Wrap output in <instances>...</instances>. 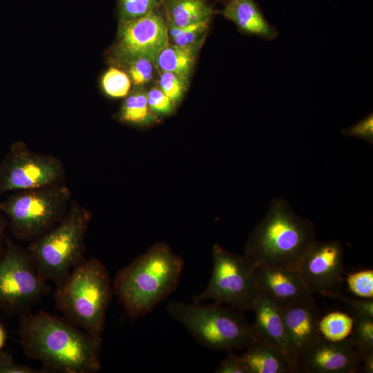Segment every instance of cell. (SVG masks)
Returning a JSON list of instances; mask_svg holds the SVG:
<instances>
[{
    "label": "cell",
    "instance_id": "1",
    "mask_svg": "<svg viewBox=\"0 0 373 373\" xmlns=\"http://www.w3.org/2000/svg\"><path fill=\"white\" fill-rule=\"evenodd\" d=\"M20 343L25 355L63 373H95L102 369V338L68 319L44 311L21 317Z\"/></svg>",
    "mask_w": 373,
    "mask_h": 373
},
{
    "label": "cell",
    "instance_id": "2",
    "mask_svg": "<svg viewBox=\"0 0 373 373\" xmlns=\"http://www.w3.org/2000/svg\"><path fill=\"white\" fill-rule=\"evenodd\" d=\"M183 267L182 258L160 242L117 272L113 292L132 321L146 315L176 290Z\"/></svg>",
    "mask_w": 373,
    "mask_h": 373
},
{
    "label": "cell",
    "instance_id": "3",
    "mask_svg": "<svg viewBox=\"0 0 373 373\" xmlns=\"http://www.w3.org/2000/svg\"><path fill=\"white\" fill-rule=\"evenodd\" d=\"M315 233L312 221L299 216L285 199L275 198L250 233L244 256L256 267L296 270Z\"/></svg>",
    "mask_w": 373,
    "mask_h": 373
},
{
    "label": "cell",
    "instance_id": "4",
    "mask_svg": "<svg viewBox=\"0 0 373 373\" xmlns=\"http://www.w3.org/2000/svg\"><path fill=\"white\" fill-rule=\"evenodd\" d=\"M56 286V307L69 321L101 337L113 288L108 271L95 258L83 260Z\"/></svg>",
    "mask_w": 373,
    "mask_h": 373
},
{
    "label": "cell",
    "instance_id": "5",
    "mask_svg": "<svg viewBox=\"0 0 373 373\" xmlns=\"http://www.w3.org/2000/svg\"><path fill=\"white\" fill-rule=\"evenodd\" d=\"M90 211L73 200L62 218L31 240L27 251L42 278L58 285L84 259Z\"/></svg>",
    "mask_w": 373,
    "mask_h": 373
},
{
    "label": "cell",
    "instance_id": "6",
    "mask_svg": "<svg viewBox=\"0 0 373 373\" xmlns=\"http://www.w3.org/2000/svg\"><path fill=\"white\" fill-rule=\"evenodd\" d=\"M166 311L202 345L215 350L246 349L255 334L241 311L213 303H185L171 300Z\"/></svg>",
    "mask_w": 373,
    "mask_h": 373
},
{
    "label": "cell",
    "instance_id": "7",
    "mask_svg": "<svg viewBox=\"0 0 373 373\" xmlns=\"http://www.w3.org/2000/svg\"><path fill=\"white\" fill-rule=\"evenodd\" d=\"M71 193L62 184L15 191L0 202V212L17 239L32 240L52 228L69 207Z\"/></svg>",
    "mask_w": 373,
    "mask_h": 373
},
{
    "label": "cell",
    "instance_id": "8",
    "mask_svg": "<svg viewBox=\"0 0 373 373\" xmlns=\"http://www.w3.org/2000/svg\"><path fill=\"white\" fill-rule=\"evenodd\" d=\"M213 269L208 285L193 296V303L212 300L241 312L253 309L259 293L255 269L244 256H239L215 244L212 251Z\"/></svg>",
    "mask_w": 373,
    "mask_h": 373
},
{
    "label": "cell",
    "instance_id": "9",
    "mask_svg": "<svg viewBox=\"0 0 373 373\" xmlns=\"http://www.w3.org/2000/svg\"><path fill=\"white\" fill-rule=\"evenodd\" d=\"M50 290L27 249L7 237L0 260V311L21 317Z\"/></svg>",
    "mask_w": 373,
    "mask_h": 373
},
{
    "label": "cell",
    "instance_id": "10",
    "mask_svg": "<svg viewBox=\"0 0 373 373\" xmlns=\"http://www.w3.org/2000/svg\"><path fill=\"white\" fill-rule=\"evenodd\" d=\"M64 176L59 158L34 152L24 142H15L0 162V195L61 184Z\"/></svg>",
    "mask_w": 373,
    "mask_h": 373
},
{
    "label": "cell",
    "instance_id": "11",
    "mask_svg": "<svg viewBox=\"0 0 373 373\" xmlns=\"http://www.w3.org/2000/svg\"><path fill=\"white\" fill-rule=\"evenodd\" d=\"M169 42L164 16L157 10L119 21L113 57L119 64L141 57L156 61L159 52Z\"/></svg>",
    "mask_w": 373,
    "mask_h": 373
},
{
    "label": "cell",
    "instance_id": "12",
    "mask_svg": "<svg viewBox=\"0 0 373 373\" xmlns=\"http://www.w3.org/2000/svg\"><path fill=\"white\" fill-rule=\"evenodd\" d=\"M343 255V247L338 240H315L309 247L296 270L311 294L332 298L340 293Z\"/></svg>",
    "mask_w": 373,
    "mask_h": 373
},
{
    "label": "cell",
    "instance_id": "13",
    "mask_svg": "<svg viewBox=\"0 0 373 373\" xmlns=\"http://www.w3.org/2000/svg\"><path fill=\"white\" fill-rule=\"evenodd\" d=\"M361 358L350 337L337 342L320 338L304 350L295 362L296 372L354 373Z\"/></svg>",
    "mask_w": 373,
    "mask_h": 373
},
{
    "label": "cell",
    "instance_id": "14",
    "mask_svg": "<svg viewBox=\"0 0 373 373\" xmlns=\"http://www.w3.org/2000/svg\"><path fill=\"white\" fill-rule=\"evenodd\" d=\"M280 307L295 366L298 356L321 338L318 329L320 316L314 298Z\"/></svg>",
    "mask_w": 373,
    "mask_h": 373
},
{
    "label": "cell",
    "instance_id": "15",
    "mask_svg": "<svg viewBox=\"0 0 373 373\" xmlns=\"http://www.w3.org/2000/svg\"><path fill=\"white\" fill-rule=\"evenodd\" d=\"M255 276L259 291L280 306L313 298L296 270L260 265Z\"/></svg>",
    "mask_w": 373,
    "mask_h": 373
},
{
    "label": "cell",
    "instance_id": "16",
    "mask_svg": "<svg viewBox=\"0 0 373 373\" xmlns=\"http://www.w3.org/2000/svg\"><path fill=\"white\" fill-rule=\"evenodd\" d=\"M252 310L255 313L254 333L280 350L294 366L280 306L259 291Z\"/></svg>",
    "mask_w": 373,
    "mask_h": 373
},
{
    "label": "cell",
    "instance_id": "17",
    "mask_svg": "<svg viewBox=\"0 0 373 373\" xmlns=\"http://www.w3.org/2000/svg\"><path fill=\"white\" fill-rule=\"evenodd\" d=\"M240 356L247 373L296 372L294 366L280 350L256 334Z\"/></svg>",
    "mask_w": 373,
    "mask_h": 373
},
{
    "label": "cell",
    "instance_id": "18",
    "mask_svg": "<svg viewBox=\"0 0 373 373\" xmlns=\"http://www.w3.org/2000/svg\"><path fill=\"white\" fill-rule=\"evenodd\" d=\"M222 14L244 33L267 41L278 35L253 0H229Z\"/></svg>",
    "mask_w": 373,
    "mask_h": 373
},
{
    "label": "cell",
    "instance_id": "19",
    "mask_svg": "<svg viewBox=\"0 0 373 373\" xmlns=\"http://www.w3.org/2000/svg\"><path fill=\"white\" fill-rule=\"evenodd\" d=\"M116 117L122 123L141 128L154 126L161 120L149 108L146 88H133Z\"/></svg>",
    "mask_w": 373,
    "mask_h": 373
},
{
    "label": "cell",
    "instance_id": "20",
    "mask_svg": "<svg viewBox=\"0 0 373 373\" xmlns=\"http://www.w3.org/2000/svg\"><path fill=\"white\" fill-rule=\"evenodd\" d=\"M166 21L178 27H185L211 20L213 10L205 0H165Z\"/></svg>",
    "mask_w": 373,
    "mask_h": 373
},
{
    "label": "cell",
    "instance_id": "21",
    "mask_svg": "<svg viewBox=\"0 0 373 373\" xmlns=\"http://www.w3.org/2000/svg\"><path fill=\"white\" fill-rule=\"evenodd\" d=\"M201 47V46L184 47L169 42L160 50L156 58V65L159 71L173 73L189 79Z\"/></svg>",
    "mask_w": 373,
    "mask_h": 373
},
{
    "label": "cell",
    "instance_id": "22",
    "mask_svg": "<svg viewBox=\"0 0 373 373\" xmlns=\"http://www.w3.org/2000/svg\"><path fill=\"white\" fill-rule=\"evenodd\" d=\"M353 325V315L350 316L343 312L334 311L319 318L318 329L321 338L337 342L350 337Z\"/></svg>",
    "mask_w": 373,
    "mask_h": 373
},
{
    "label": "cell",
    "instance_id": "23",
    "mask_svg": "<svg viewBox=\"0 0 373 373\" xmlns=\"http://www.w3.org/2000/svg\"><path fill=\"white\" fill-rule=\"evenodd\" d=\"M209 23L210 20H207L185 27H178L166 21L169 42L184 47L202 46L208 32Z\"/></svg>",
    "mask_w": 373,
    "mask_h": 373
},
{
    "label": "cell",
    "instance_id": "24",
    "mask_svg": "<svg viewBox=\"0 0 373 373\" xmlns=\"http://www.w3.org/2000/svg\"><path fill=\"white\" fill-rule=\"evenodd\" d=\"M125 68L133 88H145L159 74L156 61L148 57H137L120 64Z\"/></svg>",
    "mask_w": 373,
    "mask_h": 373
},
{
    "label": "cell",
    "instance_id": "25",
    "mask_svg": "<svg viewBox=\"0 0 373 373\" xmlns=\"http://www.w3.org/2000/svg\"><path fill=\"white\" fill-rule=\"evenodd\" d=\"M354 325L350 338L362 358L373 353V318L354 314Z\"/></svg>",
    "mask_w": 373,
    "mask_h": 373
},
{
    "label": "cell",
    "instance_id": "26",
    "mask_svg": "<svg viewBox=\"0 0 373 373\" xmlns=\"http://www.w3.org/2000/svg\"><path fill=\"white\" fill-rule=\"evenodd\" d=\"M102 89L110 97H126L131 92V82L124 70L110 68L102 78Z\"/></svg>",
    "mask_w": 373,
    "mask_h": 373
},
{
    "label": "cell",
    "instance_id": "27",
    "mask_svg": "<svg viewBox=\"0 0 373 373\" xmlns=\"http://www.w3.org/2000/svg\"><path fill=\"white\" fill-rule=\"evenodd\" d=\"M189 79L171 72L159 71L157 87L177 105L181 102Z\"/></svg>",
    "mask_w": 373,
    "mask_h": 373
},
{
    "label": "cell",
    "instance_id": "28",
    "mask_svg": "<svg viewBox=\"0 0 373 373\" xmlns=\"http://www.w3.org/2000/svg\"><path fill=\"white\" fill-rule=\"evenodd\" d=\"M345 280L350 291L357 298L373 299L372 269H363L349 274Z\"/></svg>",
    "mask_w": 373,
    "mask_h": 373
},
{
    "label": "cell",
    "instance_id": "29",
    "mask_svg": "<svg viewBox=\"0 0 373 373\" xmlns=\"http://www.w3.org/2000/svg\"><path fill=\"white\" fill-rule=\"evenodd\" d=\"M162 0H119V21L145 15L158 10Z\"/></svg>",
    "mask_w": 373,
    "mask_h": 373
},
{
    "label": "cell",
    "instance_id": "30",
    "mask_svg": "<svg viewBox=\"0 0 373 373\" xmlns=\"http://www.w3.org/2000/svg\"><path fill=\"white\" fill-rule=\"evenodd\" d=\"M146 97L149 108L160 119L175 113L177 104L157 86L146 90Z\"/></svg>",
    "mask_w": 373,
    "mask_h": 373
},
{
    "label": "cell",
    "instance_id": "31",
    "mask_svg": "<svg viewBox=\"0 0 373 373\" xmlns=\"http://www.w3.org/2000/svg\"><path fill=\"white\" fill-rule=\"evenodd\" d=\"M341 133L349 137H356L373 144V115L372 113L354 125L341 130Z\"/></svg>",
    "mask_w": 373,
    "mask_h": 373
},
{
    "label": "cell",
    "instance_id": "32",
    "mask_svg": "<svg viewBox=\"0 0 373 373\" xmlns=\"http://www.w3.org/2000/svg\"><path fill=\"white\" fill-rule=\"evenodd\" d=\"M331 298L343 302L354 314H361L373 318V299L353 298L338 293Z\"/></svg>",
    "mask_w": 373,
    "mask_h": 373
},
{
    "label": "cell",
    "instance_id": "33",
    "mask_svg": "<svg viewBox=\"0 0 373 373\" xmlns=\"http://www.w3.org/2000/svg\"><path fill=\"white\" fill-rule=\"evenodd\" d=\"M45 372L31 367L17 363L7 352L0 350V373Z\"/></svg>",
    "mask_w": 373,
    "mask_h": 373
},
{
    "label": "cell",
    "instance_id": "34",
    "mask_svg": "<svg viewBox=\"0 0 373 373\" xmlns=\"http://www.w3.org/2000/svg\"><path fill=\"white\" fill-rule=\"evenodd\" d=\"M216 373H247V370L240 356L229 351L227 356L221 361Z\"/></svg>",
    "mask_w": 373,
    "mask_h": 373
},
{
    "label": "cell",
    "instance_id": "35",
    "mask_svg": "<svg viewBox=\"0 0 373 373\" xmlns=\"http://www.w3.org/2000/svg\"><path fill=\"white\" fill-rule=\"evenodd\" d=\"M8 227L6 217L0 212V260L4 254L6 249V231Z\"/></svg>",
    "mask_w": 373,
    "mask_h": 373
},
{
    "label": "cell",
    "instance_id": "36",
    "mask_svg": "<svg viewBox=\"0 0 373 373\" xmlns=\"http://www.w3.org/2000/svg\"><path fill=\"white\" fill-rule=\"evenodd\" d=\"M363 370L366 373L373 372V353L369 354L362 358Z\"/></svg>",
    "mask_w": 373,
    "mask_h": 373
},
{
    "label": "cell",
    "instance_id": "37",
    "mask_svg": "<svg viewBox=\"0 0 373 373\" xmlns=\"http://www.w3.org/2000/svg\"><path fill=\"white\" fill-rule=\"evenodd\" d=\"M6 341V333L3 327L0 324V350L3 347Z\"/></svg>",
    "mask_w": 373,
    "mask_h": 373
}]
</instances>
